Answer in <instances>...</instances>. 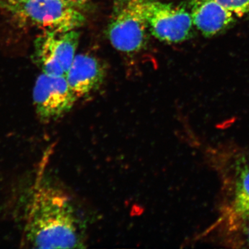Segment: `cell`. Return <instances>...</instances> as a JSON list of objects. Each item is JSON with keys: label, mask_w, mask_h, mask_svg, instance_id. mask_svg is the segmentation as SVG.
<instances>
[{"label": "cell", "mask_w": 249, "mask_h": 249, "mask_svg": "<svg viewBox=\"0 0 249 249\" xmlns=\"http://www.w3.org/2000/svg\"><path fill=\"white\" fill-rule=\"evenodd\" d=\"M235 16L242 17L249 14V0H217Z\"/></svg>", "instance_id": "obj_11"}, {"label": "cell", "mask_w": 249, "mask_h": 249, "mask_svg": "<svg viewBox=\"0 0 249 249\" xmlns=\"http://www.w3.org/2000/svg\"><path fill=\"white\" fill-rule=\"evenodd\" d=\"M145 1L127 0L113 15L107 35L116 50L135 53L146 45L149 29L145 14Z\"/></svg>", "instance_id": "obj_3"}, {"label": "cell", "mask_w": 249, "mask_h": 249, "mask_svg": "<svg viewBox=\"0 0 249 249\" xmlns=\"http://www.w3.org/2000/svg\"><path fill=\"white\" fill-rule=\"evenodd\" d=\"M33 97L37 117L45 124L68 114L78 98L65 76H50L43 72L36 80Z\"/></svg>", "instance_id": "obj_5"}, {"label": "cell", "mask_w": 249, "mask_h": 249, "mask_svg": "<svg viewBox=\"0 0 249 249\" xmlns=\"http://www.w3.org/2000/svg\"><path fill=\"white\" fill-rule=\"evenodd\" d=\"M65 78L77 97H85L101 86L106 78V70L92 55L78 54L73 59Z\"/></svg>", "instance_id": "obj_8"}, {"label": "cell", "mask_w": 249, "mask_h": 249, "mask_svg": "<svg viewBox=\"0 0 249 249\" xmlns=\"http://www.w3.org/2000/svg\"><path fill=\"white\" fill-rule=\"evenodd\" d=\"M189 12L193 24L206 37L217 35L235 20V14L217 0H191Z\"/></svg>", "instance_id": "obj_9"}, {"label": "cell", "mask_w": 249, "mask_h": 249, "mask_svg": "<svg viewBox=\"0 0 249 249\" xmlns=\"http://www.w3.org/2000/svg\"><path fill=\"white\" fill-rule=\"evenodd\" d=\"M68 1H71L73 4H84L88 0H68Z\"/></svg>", "instance_id": "obj_12"}, {"label": "cell", "mask_w": 249, "mask_h": 249, "mask_svg": "<svg viewBox=\"0 0 249 249\" xmlns=\"http://www.w3.org/2000/svg\"><path fill=\"white\" fill-rule=\"evenodd\" d=\"M0 8L26 25L45 31L77 30L84 25V15L68 0H0Z\"/></svg>", "instance_id": "obj_2"}, {"label": "cell", "mask_w": 249, "mask_h": 249, "mask_svg": "<svg viewBox=\"0 0 249 249\" xmlns=\"http://www.w3.org/2000/svg\"><path fill=\"white\" fill-rule=\"evenodd\" d=\"M216 227L226 244L249 248V213L224 207Z\"/></svg>", "instance_id": "obj_10"}, {"label": "cell", "mask_w": 249, "mask_h": 249, "mask_svg": "<svg viewBox=\"0 0 249 249\" xmlns=\"http://www.w3.org/2000/svg\"><path fill=\"white\" fill-rule=\"evenodd\" d=\"M6 1H22V0H6Z\"/></svg>", "instance_id": "obj_13"}, {"label": "cell", "mask_w": 249, "mask_h": 249, "mask_svg": "<svg viewBox=\"0 0 249 249\" xmlns=\"http://www.w3.org/2000/svg\"><path fill=\"white\" fill-rule=\"evenodd\" d=\"M145 14L149 31L157 40L168 44L181 43L191 36L193 19L189 11L182 6L145 1Z\"/></svg>", "instance_id": "obj_4"}, {"label": "cell", "mask_w": 249, "mask_h": 249, "mask_svg": "<svg viewBox=\"0 0 249 249\" xmlns=\"http://www.w3.org/2000/svg\"><path fill=\"white\" fill-rule=\"evenodd\" d=\"M225 165L223 184L229 201L224 207L249 213V152L233 154Z\"/></svg>", "instance_id": "obj_7"}, {"label": "cell", "mask_w": 249, "mask_h": 249, "mask_svg": "<svg viewBox=\"0 0 249 249\" xmlns=\"http://www.w3.org/2000/svg\"><path fill=\"white\" fill-rule=\"evenodd\" d=\"M79 39L77 30L45 31L36 43L42 72L50 76H65L76 56Z\"/></svg>", "instance_id": "obj_6"}, {"label": "cell", "mask_w": 249, "mask_h": 249, "mask_svg": "<svg viewBox=\"0 0 249 249\" xmlns=\"http://www.w3.org/2000/svg\"><path fill=\"white\" fill-rule=\"evenodd\" d=\"M38 177L28 204L24 235L37 249H83V227L71 199Z\"/></svg>", "instance_id": "obj_1"}]
</instances>
